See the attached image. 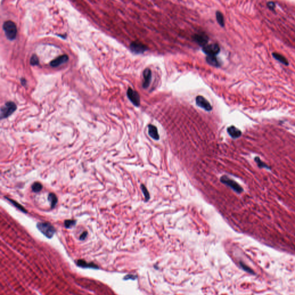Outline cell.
<instances>
[{"mask_svg":"<svg viewBox=\"0 0 295 295\" xmlns=\"http://www.w3.org/2000/svg\"><path fill=\"white\" fill-rule=\"evenodd\" d=\"M127 96L129 99L136 107L140 105V97L138 92L131 88H129L127 91Z\"/></svg>","mask_w":295,"mask_h":295,"instance_id":"obj_7","label":"cell"},{"mask_svg":"<svg viewBox=\"0 0 295 295\" xmlns=\"http://www.w3.org/2000/svg\"><path fill=\"white\" fill-rule=\"evenodd\" d=\"M193 39L197 44L203 47L207 45L209 38L205 34L200 33L195 34L193 36Z\"/></svg>","mask_w":295,"mask_h":295,"instance_id":"obj_9","label":"cell"},{"mask_svg":"<svg viewBox=\"0 0 295 295\" xmlns=\"http://www.w3.org/2000/svg\"><path fill=\"white\" fill-rule=\"evenodd\" d=\"M3 30L8 39L13 40L16 39L18 30L14 23L12 21H6L3 24Z\"/></svg>","mask_w":295,"mask_h":295,"instance_id":"obj_1","label":"cell"},{"mask_svg":"<svg viewBox=\"0 0 295 295\" xmlns=\"http://www.w3.org/2000/svg\"><path fill=\"white\" fill-rule=\"evenodd\" d=\"M255 162H256L258 166L260 168H266L267 169H270V168L269 167V166L266 164L264 163V162H262L260 159L259 157H256L255 158Z\"/></svg>","mask_w":295,"mask_h":295,"instance_id":"obj_20","label":"cell"},{"mask_svg":"<svg viewBox=\"0 0 295 295\" xmlns=\"http://www.w3.org/2000/svg\"><path fill=\"white\" fill-rule=\"evenodd\" d=\"M87 235H88L87 232H86V231H85V232H84L83 234H81V235H80V239L81 240H85V239H86V238H87Z\"/></svg>","mask_w":295,"mask_h":295,"instance_id":"obj_27","label":"cell"},{"mask_svg":"<svg viewBox=\"0 0 295 295\" xmlns=\"http://www.w3.org/2000/svg\"><path fill=\"white\" fill-rule=\"evenodd\" d=\"M197 105L203 108L205 110L207 111H211L212 110V106L211 103L207 101V100L203 96H198L195 99Z\"/></svg>","mask_w":295,"mask_h":295,"instance_id":"obj_8","label":"cell"},{"mask_svg":"<svg viewBox=\"0 0 295 295\" xmlns=\"http://www.w3.org/2000/svg\"><path fill=\"white\" fill-rule=\"evenodd\" d=\"M48 200L50 203V205L52 209L55 207L58 203V198L57 196L54 193H50L48 196Z\"/></svg>","mask_w":295,"mask_h":295,"instance_id":"obj_17","label":"cell"},{"mask_svg":"<svg viewBox=\"0 0 295 295\" xmlns=\"http://www.w3.org/2000/svg\"><path fill=\"white\" fill-rule=\"evenodd\" d=\"M143 77L144 81L142 84L143 88H148L150 86L151 79H152V72L150 69L146 68L143 72Z\"/></svg>","mask_w":295,"mask_h":295,"instance_id":"obj_10","label":"cell"},{"mask_svg":"<svg viewBox=\"0 0 295 295\" xmlns=\"http://www.w3.org/2000/svg\"><path fill=\"white\" fill-rule=\"evenodd\" d=\"M21 83H22V84L23 86H26V85L27 84L26 80L22 78V79H21Z\"/></svg>","mask_w":295,"mask_h":295,"instance_id":"obj_28","label":"cell"},{"mask_svg":"<svg viewBox=\"0 0 295 295\" xmlns=\"http://www.w3.org/2000/svg\"><path fill=\"white\" fill-rule=\"evenodd\" d=\"M130 49L132 53L140 54L145 52L148 50L147 46L139 42H133L130 45Z\"/></svg>","mask_w":295,"mask_h":295,"instance_id":"obj_6","label":"cell"},{"mask_svg":"<svg viewBox=\"0 0 295 295\" xmlns=\"http://www.w3.org/2000/svg\"><path fill=\"white\" fill-rule=\"evenodd\" d=\"M216 20L220 26L222 27L225 26L224 18L223 14L220 11H217L216 13Z\"/></svg>","mask_w":295,"mask_h":295,"instance_id":"obj_18","label":"cell"},{"mask_svg":"<svg viewBox=\"0 0 295 295\" xmlns=\"http://www.w3.org/2000/svg\"><path fill=\"white\" fill-rule=\"evenodd\" d=\"M267 6L270 10H274L276 8V5L273 2H269L267 3Z\"/></svg>","mask_w":295,"mask_h":295,"instance_id":"obj_26","label":"cell"},{"mask_svg":"<svg viewBox=\"0 0 295 295\" xmlns=\"http://www.w3.org/2000/svg\"><path fill=\"white\" fill-rule=\"evenodd\" d=\"M76 224V221L74 220H68L65 221V227L66 228H71L75 226Z\"/></svg>","mask_w":295,"mask_h":295,"instance_id":"obj_23","label":"cell"},{"mask_svg":"<svg viewBox=\"0 0 295 295\" xmlns=\"http://www.w3.org/2000/svg\"><path fill=\"white\" fill-rule=\"evenodd\" d=\"M39 61L37 55H36L35 54L33 55L30 59V64L32 66H37L39 65Z\"/></svg>","mask_w":295,"mask_h":295,"instance_id":"obj_22","label":"cell"},{"mask_svg":"<svg viewBox=\"0 0 295 295\" xmlns=\"http://www.w3.org/2000/svg\"><path fill=\"white\" fill-rule=\"evenodd\" d=\"M17 106L13 101H8L1 108V119L6 118L16 110Z\"/></svg>","mask_w":295,"mask_h":295,"instance_id":"obj_3","label":"cell"},{"mask_svg":"<svg viewBox=\"0 0 295 295\" xmlns=\"http://www.w3.org/2000/svg\"><path fill=\"white\" fill-rule=\"evenodd\" d=\"M77 264L80 267L84 268H92V269H98V266L93 263H87L84 260H78L77 262Z\"/></svg>","mask_w":295,"mask_h":295,"instance_id":"obj_14","label":"cell"},{"mask_svg":"<svg viewBox=\"0 0 295 295\" xmlns=\"http://www.w3.org/2000/svg\"><path fill=\"white\" fill-rule=\"evenodd\" d=\"M68 60L69 57L67 55H62L53 59V61L50 62V66L54 68L58 67L63 64L66 63V62L68 61Z\"/></svg>","mask_w":295,"mask_h":295,"instance_id":"obj_11","label":"cell"},{"mask_svg":"<svg viewBox=\"0 0 295 295\" xmlns=\"http://www.w3.org/2000/svg\"><path fill=\"white\" fill-rule=\"evenodd\" d=\"M42 185L39 182H35L32 185V190L34 193H39L42 189Z\"/></svg>","mask_w":295,"mask_h":295,"instance_id":"obj_19","label":"cell"},{"mask_svg":"<svg viewBox=\"0 0 295 295\" xmlns=\"http://www.w3.org/2000/svg\"><path fill=\"white\" fill-rule=\"evenodd\" d=\"M148 133L150 137L155 140H159L160 138L158 130L157 128L153 125H148Z\"/></svg>","mask_w":295,"mask_h":295,"instance_id":"obj_13","label":"cell"},{"mask_svg":"<svg viewBox=\"0 0 295 295\" xmlns=\"http://www.w3.org/2000/svg\"><path fill=\"white\" fill-rule=\"evenodd\" d=\"M38 229L47 238H51L55 232V229L53 225L48 222L39 223L36 225Z\"/></svg>","mask_w":295,"mask_h":295,"instance_id":"obj_2","label":"cell"},{"mask_svg":"<svg viewBox=\"0 0 295 295\" xmlns=\"http://www.w3.org/2000/svg\"><path fill=\"white\" fill-rule=\"evenodd\" d=\"M240 265H241V266L242 267L243 269H244L245 271H246V272H248V273H251V274H254V272H253L250 268H248V266H247L246 264H242V263H240Z\"/></svg>","mask_w":295,"mask_h":295,"instance_id":"obj_25","label":"cell"},{"mask_svg":"<svg viewBox=\"0 0 295 295\" xmlns=\"http://www.w3.org/2000/svg\"><path fill=\"white\" fill-rule=\"evenodd\" d=\"M273 57L274 58L278 61L281 62L283 64L285 65H289V62L286 58L285 57L284 55L278 53H273L272 54Z\"/></svg>","mask_w":295,"mask_h":295,"instance_id":"obj_16","label":"cell"},{"mask_svg":"<svg viewBox=\"0 0 295 295\" xmlns=\"http://www.w3.org/2000/svg\"><path fill=\"white\" fill-rule=\"evenodd\" d=\"M227 132L229 136L234 139L238 138L242 135V132L234 126H231L229 128H228Z\"/></svg>","mask_w":295,"mask_h":295,"instance_id":"obj_12","label":"cell"},{"mask_svg":"<svg viewBox=\"0 0 295 295\" xmlns=\"http://www.w3.org/2000/svg\"><path fill=\"white\" fill-rule=\"evenodd\" d=\"M7 199H8L9 201H10V202L12 203L13 205H14L16 207H17V208H18V209H19L20 211H24V212H27V211H25L26 209H25L24 207H22L20 205H19L18 203H16V202H15L14 201H12V200H11V199H8V198H7Z\"/></svg>","mask_w":295,"mask_h":295,"instance_id":"obj_24","label":"cell"},{"mask_svg":"<svg viewBox=\"0 0 295 295\" xmlns=\"http://www.w3.org/2000/svg\"><path fill=\"white\" fill-rule=\"evenodd\" d=\"M141 189L144 195V197L145 198V201H148L150 199V195L148 190L146 189L145 186L144 185H141Z\"/></svg>","mask_w":295,"mask_h":295,"instance_id":"obj_21","label":"cell"},{"mask_svg":"<svg viewBox=\"0 0 295 295\" xmlns=\"http://www.w3.org/2000/svg\"><path fill=\"white\" fill-rule=\"evenodd\" d=\"M203 52L205 53L207 55H216L220 53V48L219 44L217 43L206 45L205 46L203 47Z\"/></svg>","mask_w":295,"mask_h":295,"instance_id":"obj_5","label":"cell"},{"mask_svg":"<svg viewBox=\"0 0 295 295\" xmlns=\"http://www.w3.org/2000/svg\"><path fill=\"white\" fill-rule=\"evenodd\" d=\"M220 182L222 183L229 186L231 189H232L238 193H241L243 191L242 187L239 185L238 183H236L234 180L230 179L228 176H221L220 178Z\"/></svg>","mask_w":295,"mask_h":295,"instance_id":"obj_4","label":"cell"},{"mask_svg":"<svg viewBox=\"0 0 295 295\" xmlns=\"http://www.w3.org/2000/svg\"><path fill=\"white\" fill-rule=\"evenodd\" d=\"M206 61L207 64L211 66L215 67H219L220 66V64L218 61L216 55H207L206 57Z\"/></svg>","mask_w":295,"mask_h":295,"instance_id":"obj_15","label":"cell"}]
</instances>
